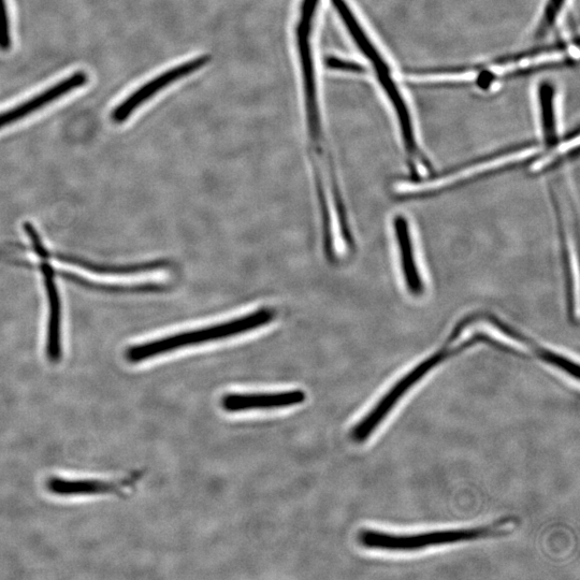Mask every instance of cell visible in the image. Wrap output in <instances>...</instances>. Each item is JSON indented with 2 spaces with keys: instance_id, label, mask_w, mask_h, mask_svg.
Here are the masks:
<instances>
[{
  "instance_id": "cell-1",
  "label": "cell",
  "mask_w": 580,
  "mask_h": 580,
  "mask_svg": "<svg viewBox=\"0 0 580 580\" xmlns=\"http://www.w3.org/2000/svg\"><path fill=\"white\" fill-rule=\"evenodd\" d=\"M540 142L525 141L485 154L434 176L398 179L393 191L399 199L428 198L519 168L531 167L543 157Z\"/></svg>"
},
{
  "instance_id": "cell-2",
  "label": "cell",
  "mask_w": 580,
  "mask_h": 580,
  "mask_svg": "<svg viewBox=\"0 0 580 580\" xmlns=\"http://www.w3.org/2000/svg\"><path fill=\"white\" fill-rule=\"evenodd\" d=\"M277 316L278 311L274 308L260 307L241 316L230 318L228 321L173 333V335L130 346L125 356L130 364H140V362L181 351L184 348L248 335L269 326L277 319Z\"/></svg>"
},
{
  "instance_id": "cell-3",
  "label": "cell",
  "mask_w": 580,
  "mask_h": 580,
  "mask_svg": "<svg viewBox=\"0 0 580 580\" xmlns=\"http://www.w3.org/2000/svg\"><path fill=\"white\" fill-rule=\"evenodd\" d=\"M516 525L512 517L500 519L492 524L471 529L440 530L411 534H396L384 531L365 529L358 535L362 547L370 550L387 551V553H413L462 542H471L510 533Z\"/></svg>"
},
{
  "instance_id": "cell-4",
  "label": "cell",
  "mask_w": 580,
  "mask_h": 580,
  "mask_svg": "<svg viewBox=\"0 0 580 580\" xmlns=\"http://www.w3.org/2000/svg\"><path fill=\"white\" fill-rule=\"evenodd\" d=\"M469 348L470 345L466 342H457L448 338L446 343L439 348V351L433 353L403 375L373 406L372 410L364 418L360 419V422L352 430L353 440L359 444L367 442L372 437V434L385 422L388 415L394 411L396 405L419 382H422L431 371L443 364L444 361L469 350Z\"/></svg>"
},
{
  "instance_id": "cell-5",
  "label": "cell",
  "mask_w": 580,
  "mask_h": 580,
  "mask_svg": "<svg viewBox=\"0 0 580 580\" xmlns=\"http://www.w3.org/2000/svg\"><path fill=\"white\" fill-rule=\"evenodd\" d=\"M209 55H202L180 66L173 67L164 72L163 75L157 76L153 80L145 83L139 89L129 95L122 103L116 107L112 112V121L116 124L124 123L128 120L141 105L147 103L158 92H161L165 87L176 82L184 77L190 76L193 72L206 66L210 62Z\"/></svg>"
},
{
  "instance_id": "cell-6",
  "label": "cell",
  "mask_w": 580,
  "mask_h": 580,
  "mask_svg": "<svg viewBox=\"0 0 580 580\" xmlns=\"http://www.w3.org/2000/svg\"><path fill=\"white\" fill-rule=\"evenodd\" d=\"M565 49H567V45L563 41H558L550 43V45L506 54L483 63L460 66L408 68L405 70V74L415 77L476 74L477 71L493 68L500 69L504 66L525 62L541 55L563 52Z\"/></svg>"
},
{
  "instance_id": "cell-7",
  "label": "cell",
  "mask_w": 580,
  "mask_h": 580,
  "mask_svg": "<svg viewBox=\"0 0 580 580\" xmlns=\"http://www.w3.org/2000/svg\"><path fill=\"white\" fill-rule=\"evenodd\" d=\"M307 400L301 389L265 394H228L222 399V408L228 413L267 411L293 408Z\"/></svg>"
},
{
  "instance_id": "cell-8",
  "label": "cell",
  "mask_w": 580,
  "mask_h": 580,
  "mask_svg": "<svg viewBox=\"0 0 580 580\" xmlns=\"http://www.w3.org/2000/svg\"><path fill=\"white\" fill-rule=\"evenodd\" d=\"M87 81H89V77H87L85 72L78 71L76 74L69 76L60 83L54 84L45 92L28 99L25 103L0 113V129L25 119L26 116L52 104L53 101L58 98L79 89V87L85 85Z\"/></svg>"
},
{
  "instance_id": "cell-9",
  "label": "cell",
  "mask_w": 580,
  "mask_h": 580,
  "mask_svg": "<svg viewBox=\"0 0 580 580\" xmlns=\"http://www.w3.org/2000/svg\"><path fill=\"white\" fill-rule=\"evenodd\" d=\"M394 231L405 287L411 295L422 296L425 292V284L415 256L410 223L403 215L395 217Z\"/></svg>"
},
{
  "instance_id": "cell-10",
  "label": "cell",
  "mask_w": 580,
  "mask_h": 580,
  "mask_svg": "<svg viewBox=\"0 0 580 580\" xmlns=\"http://www.w3.org/2000/svg\"><path fill=\"white\" fill-rule=\"evenodd\" d=\"M43 282L49 300V324L47 333L46 354L52 364H57L63 357L62 347V303L55 281V270L43 260L41 264Z\"/></svg>"
},
{
  "instance_id": "cell-11",
  "label": "cell",
  "mask_w": 580,
  "mask_h": 580,
  "mask_svg": "<svg viewBox=\"0 0 580 580\" xmlns=\"http://www.w3.org/2000/svg\"><path fill=\"white\" fill-rule=\"evenodd\" d=\"M126 482H108L100 480H67L52 476L46 483L47 489L57 497H80L121 493Z\"/></svg>"
},
{
  "instance_id": "cell-12",
  "label": "cell",
  "mask_w": 580,
  "mask_h": 580,
  "mask_svg": "<svg viewBox=\"0 0 580 580\" xmlns=\"http://www.w3.org/2000/svg\"><path fill=\"white\" fill-rule=\"evenodd\" d=\"M556 89L550 81H543L539 86V101L541 113V126L543 133V143L545 149L554 150L568 139H560L558 136L556 109H555Z\"/></svg>"
},
{
  "instance_id": "cell-13",
  "label": "cell",
  "mask_w": 580,
  "mask_h": 580,
  "mask_svg": "<svg viewBox=\"0 0 580 580\" xmlns=\"http://www.w3.org/2000/svg\"><path fill=\"white\" fill-rule=\"evenodd\" d=\"M564 3L565 0H548L540 23L535 29L536 38L541 39L553 31Z\"/></svg>"
},
{
  "instance_id": "cell-14",
  "label": "cell",
  "mask_w": 580,
  "mask_h": 580,
  "mask_svg": "<svg viewBox=\"0 0 580 580\" xmlns=\"http://www.w3.org/2000/svg\"><path fill=\"white\" fill-rule=\"evenodd\" d=\"M325 65L332 70L353 72V74H365L367 69L353 61L343 60L336 56H328L325 58Z\"/></svg>"
},
{
  "instance_id": "cell-15",
  "label": "cell",
  "mask_w": 580,
  "mask_h": 580,
  "mask_svg": "<svg viewBox=\"0 0 580 580\" xmlns=\"http://www.w3.org/2000/svg\"><path fill=\"white\" fill-rule=\"evenodd\" d=\"M11 46L10 23L5 0H0V50L8 51Z\"/></svg>"
},
{
  "instance_id": "cell-16",
  "label": "cell",
  "mask_w": 580,
  "mask_h": 580,
  "mask_svg": "<svg viewBox=\"0 0 580 580\" xmlns=\"http://www.w3.org/2000/svg\"><path fill=\"white\" fill-rule=\"evenodd\" d=\"M319 0H302L300 27L312 28L316 16Z\"/></svg>"
},
{
  "instance_id": "cell-17",
  "label": "cell",
  "mask_w": 580,
  "mask_h": 580,
  "mask_svg": "<svg viewBox=\"0 0 580 580\" xmlns=\"http://www.w3.org/2000/svg\"><path fill=\"white\" fill-rule=\"evenodd\" d=\"M5 256V251L3 249H0V257Z\"/></svg>"
}]
</instances>
